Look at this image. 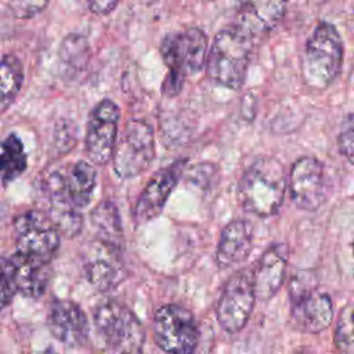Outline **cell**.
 <instances>
[{"label":"cell","mask_w":354,"mask_h":354,"mask_svg":"<svg viewBox=\"0 0 354 354\" xmlns=\"http://www.w3.org/2000/svg\"><path fill=\"white\" fill-rule=\"evenodd\" d=\"M286 188L282 163L272 156H259L242 173L238 194L245 210L268 217L279 210Z\"/></svg>","instance_id":"1"},{"label":"cell","mask_w":354,"mask_h":354,"mask_svg":"<svg viewBox=\"0 0 354 354\" xmlns=\"http://www.w3.org/2000/svg\"><path fill=\"white\" fill-rule=\"evenodd\" d=\"M207 46V37L199 28H187L165 36L160 44V54L169 72L162 83L163 95H177L184 79L203 69Z\"/></svg>","instance_id":"2"},{"label":"cell","mask_w":354,"mask_h":354,"mask_svg":"<svg viewBox=\"0 0 354 354\" xmlns=\"http://www.w3.org/2000/svg\"><path fill=\"white\" fill-rule=\"evenodd\" d=\"M254 41L230 25L214 36L206 55L207 76L227 88L243 86Z\"/></svg>","instance_id":"3"},{"label":"cell","mask_w":354,"mask_h":354,"mask_svg":"<svg viewBox=\"0 0 354 354\" xmlns=\"http://www.w3.org/2000/svg\"><path fill=\"white\" fill-rule=\"evenodd\" d=\"M343 64V41L335 25L321 21L306 43L301 75L311 88H326L339 75Z\"/></svg>","instance_id":"4"},{"label":"cell","mask_w":354,"mask_h":354,"mask_svg":"<svg viewBox=\"0 0 354 354\" xmlns=\"http://www.w3.org/2000/svg\"><path fill=\"white\" fill-rule=\"evenodd\" d=\"M94 324L106 346L119 354H140L145 330L137 315L118 300L100 303L94 310Z\"/></svg>","instance_id":"5"},{"label":"cell","mask_w":354,"mask_h":354,"mask_svg":"<svg viewBox=\"0 0 354 354\" xmlns=\"http://www.w3.org/2000/svg\"><path fill=\"white\" fill-rule=\"evenodd\" d=\"M153 158L155 138L151 124L140 119L129 120L113 148L115 173L120 178L137 177L148 169Z\"/></svg>","instance_id":"6"},{"label":"cell","mask_w":354,"mask_h":354,"mask_svg":"<svg viewBox=\"0 0 354 354\" xmlns=\"http://www.w3.org/2000/svg\"><path fill=\"white\" fill-rule=\"evenodd\" d=\"M199 330L192 313L178 304H165L153 315V340L165 354H192Z\"/></svg>","instance_id":"7"},{"label":"cell","mask_w":354,"mask_h":354,"mask_svg":"<svg viewBox=\"0 0 354 354\" xmlns=\"http://www.w3.org/2000/svg\"><path fill=\"white\" fill-rule=\"evenodd\" d=\"M17 252L51 261L59 248V234L50 217L40 210H28L14 220Z\"/></svg>","instance_id":"8"},{"label":"cell","mask_w":354,"mask_h":354,"mask_svg":"<svg viewBox=\"0 0 354 354\" xmlns=\"http://www.w3.org/2000/svg\"><path fill=\"white\" fill-rule=\"evenodd\" d=\"M256 296L252 274L248 270L236 271L224 285L217 303V321L230 333L239 332L252 314Z\"/></svg>","instance_id":"9"},{"label":"cell","mask_w":354,"mask_h":354,"mask_svg":"<svg viewBox=\"0 0 354 354\" xmlns=\"http://www.w3.org/2000/svg\"><path fill=\"white\" fill-rule=\"evenodd\" d=\"M119 106L109 98L98 102L90 112L86 127V151L88 158L100 166L112 159L118 138Z\"/></svg>","instance_id":"10"},{"label":"cell","mask_w":354,"mask_h":354,"mask_svg":"<svg viewBox=\"0 0 354 354\" xmlns=\"http://www.w3.org/2000/svg\"><path fill=\"white\" fill-rule=\"evenodd\" d=\"M293 203L303 210L315 212L326 199L328 183L324 165L314 156L297 159L286 180Z\"/></svg>","instance_id":"11"},{"label":"cell","mask_w":354,"mask_h":354,"mask_svg":"<svg viewBox=\"0 0 354 354\" xmlns=\"http://www.w3.org/2000/svg\"><path fill=\"white\" fill-rule=\"evenodd\" d=\"M292 319L303 332L318 333L326 329L333 318V303L329 295L317 290L310 282L290 285Z\"/></svg>","instance_id":"12"},{"label":"cell","mask_w":354,"mask_h":354,"mask_svg":"<svg viewBox=\"0 0 354 354\" xmlns=\"http://www.w3.org/2000/svg\"><path fill=\"white\" fill-rule=\"evenodd\" d=\"M184 166L185 159L176 160L171 165L162 167L151 177L133 209L136 224L148 223L160 214L183 174Z\"/></svg>","instance_id":"13"},{"label":"cell","mask_w":354,"mask_h":354,"mask_svg":"<svg viewBox=\"0 0 354 354\" xmlns=\"http://www.w3.org/2000/svg\"><path fill=\"white\" fill-rule=\"evenodd\" d=\"M95 181L94 166L86 160H77L65 170L51 173L46 181V191L61 194L75 209L80 210L90 203Z\"/></svg>","instance_id":"14"},{"label":"cell","mask_w":354,"mask_h":354,"mask_svg":"<svg viewBox=\"0 0 354 354\" xmlns=\"http://www.w3.org/2000/svg\"><path fill=\"white\" fill-rule=\"evenodd\" d=\"M120 253L122 249L106 245L98 239L94 241L84 263V271L88 282L95 289L106 292L124 279L126 267Z\"/></svg>","instance_id":"15"},{"label":"cell","mask_w":354,"mask_h":354,"mask_svg":"<svg viewBox=\"0 0 354 354\" xmlns=\"http://www.w3.org/2000/svg\"><path fill=\"white\" fill-rule=\"evenodd\" d=\"M47 324L51 335L65 346L79 347L87 342V317L82 307L72 300H54L48 310Z\"/></svg>","instance_id":"16"},{"label":"cell","mask_w":354,"mask_h":354,"mask_svg":"<svg viewBox=\"0 0 354 354\" xmlns=\"http://www.w3.org/2000/svg\"><path fill=\"white\" fill-rule=\"evenodd\" d=\"M288 259L289 249L282 242H274L264 250L252 274L256 299L266 301L275 296L283 283Z\"/></svg>","instance_id":"17"},{"label":"cell","mask_w":354,"mask_h":354,"mask_svg":"<svg viewBox=\"0 0 354 354\" xmlns=\"http://www.w3.org/2000/svg\"><path fill=\"white\" fill-rule=\"evenodd\" d=\"M6 263L18 293L30 299L44 295L51 279L50 261L15 252L6 259Z\"/></svg>","instance_id":"18"},{"label":"cell","mask_w":354,"mask_h":354,"mask_svg":"<svg viewBox=\"0 0 354 354\" xmlns=\"http://www.w3.org/2000/svg\"><path fill=\"white\" fill-rule=\"evenodd\" d=\"M285 12L283 1H249L238 8L232 25L256 43L278 25Z\"/></svg>","instance_id":"19"},{"label":"cell","mask_w":354,"mask_h":354,"mask_svg":"<svg viewBox=\"0 0 354 354\" xmlns=\"http://www.w3.org/2000/svg\"><path fill=\"white\" fill-rule=\"evenodd\" d=\"M252 248V227L245 220H232L223 228L220 234L216 261L223 268L239 264L248 259Z\"/></svg>","instance_id":"20"},{"label":"cell","mask_w":354,"mask_h":354,"mask_svg":"<svg viewBox=\"0 0 354 354\" xmlns=\"http://www.w3.org/2000/svg\"><path fill=\"white\" fill-rule=\"evenodd\" d=\"M91 224L97 234V239L111 245L113 248L122 249L123 243V228L116 206L111 201H104L98 203L91 212Z\"/></svg>","instance_id":"21"},{"label":"cell","mask_w":354,"mask_h":354,"mask_svg":"<svg viewBox=\"0 0 354 354\" xmlns=\"http://www.w3.org/2000/svg\"><path fill=\"white\" fill-rule=\"evenodd\" d=\"M28 166V156L21 138L10 133L0 138V181L3 185L18 178Z\"/></svg>","instance_id":"22"},{"label":"cell","mask_w":354,"mask_h":354,"mask_svg":"<svg viewBox=\"0 0 354 354\" xmlns=\"http://www.w3.org/2000/svg\"><path fill=\"white\" fill-rule=\"evenodd\" d=\"M50 210L48 217L59 235L73 238L80 234L83 228V216L80 210L75 209L62 195L47 194Z\"/></svg>","instance_id":"23"},{"label":"cell","mask_w":354,"mask_h":354,"mask_svg":"<svg viewBox=\"0 0 354 354\" xmlns=\"http://www.w3.org/2000/svg\"><path fill=\"white\" fill-rule=\"evenodd\" d=\"M24 83V68L15 55L0 58V106L12 101Z\"/></svg>","instance_id":"24"},{"label":"cell","mask_w":354,"mask_h":354,"mask_svg":"<svg viewBox=\"0 0 354 354\" xmlns=\"http://www.w3.org/2000/svg\"><path fill=\"white\" fill-rule=\"evenodd\" d=\"M59 57L68 69L73 72L84 69L90 58V47L86 37L77 33L65 37L59 48Z\"/></svg>","instance_id":"25"},{"label":"cell","mask_w":354,"mask_h":354,"mask_svg":"<svg viewBox=\"0 0 354 354\" xmlns=\"http://www.w3.org/2000/svg\"><path fill=\"white\" fill-rule=\"evenodd\" d=\"M335 344L344 354H353V306L347 304L342 308L336 329H335Z\"/></svg>","instance_id":"26"},{"label":"cell","mask_w":354,"mask_h":354,"mask_svg":"<svg viewBox=\"0 0 354 354\" xmlns=\"http://www.w3.org/2000/svg\"><path fill=\"white\" fill-rule=\"evenodd\" d=\"M337 145L340 153L347 159V162L353 163V147H354V138H353V115L348 113L346 119L343 120V127L337 137Z\"/></svg>","instance_id":"27"},{"label":"cell","mask_w":354,"mask_h":354,"mask_svg":"<svg viewBox=\"0 0 354 354\" xmlns=\"http://www.w3.org/2000/svg\"><path fill=\"white\" fill-rule=\"evenodd\" d=\"M15 293L17 290L10 275L7 263L6 260H3L0 261V310L7 307L12 301Z\"/></svg>","instance_id":"28"},{"label":"cell","mask_w":354,"mask_h":354,"mask_svg":"<svg viewBox=\"0 0 354 354\" xmlns=\"http://www.w3.org/2000/svg\"><path fill=\"white\" fill-rule=\"evenodd\" d=\"M46 6H47V1H12V3H8V7L18 18H30V17L39 14Z\"/></svg>","instance_id":"29"},{"label":"cell","mask_w":354,"mask_h":354,"mask_svg":"<svg viewBox=\"0 0 354 354\" xmlns=\"http://www.w3.org/2000/svg\"><path fill=\"white\" fill-rule=\"evenodd\" d=\"M118 1H90L88 10L95 15H106L118 7Z\"/></svg>","instance_id":"30"}]
</instances>
